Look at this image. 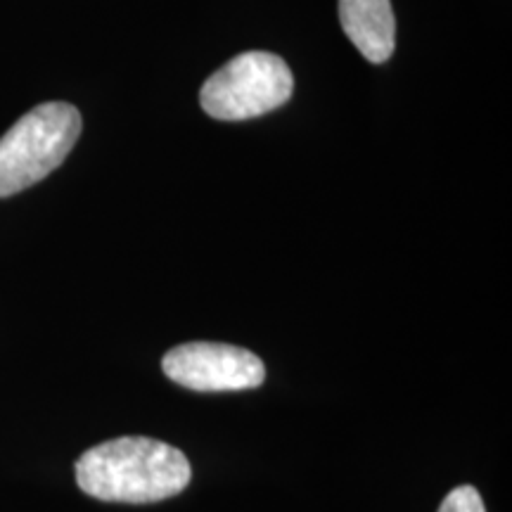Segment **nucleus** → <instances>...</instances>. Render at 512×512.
<instances>
[{
    "instance_id": "3",
    "label": "nucleus",
    "mask_w": 512,
    "mask_h": 512,
    "mask_svg": "<svg viewBox=\"0 0 512 512\" xmlns=\"http://www.w3.org/2000/svg\"><path fill=\"white\" fill-rule=\"evenodd\" d=\"M294 76L283 57L249 50L216 69L200 91L202 110L219 121L261 117L292 98Z\"/></svg>"
},
{
    "instance_id": "5",
    "label": "nucleus",
    "mask_w": 512,
    "mask_h": 512,
    "mask_svg": "<svg viewBox=\"0 0 512 512\" xmlns=\"http://www.w3.org/2000/svg\"><path fill=\"white\" fill-rule=\"evenodd\" d=\"M339 22L368 62L382 64L394 55L396 19L389 0H339Z\"/></svg>"
},
{
    "instance_id": "4",
    "label": "nucleus",
    "mask_w": 512,
    "mask_h": 512,
    "mask_svg": "<svg viewBox=\"0 0 512 512\" xmlns=\"http://www.w3.org/2000/svg\"><path fill=\"white\" fill-rule=\"evenodd\" d=\"M171 382L192 392H245L261 387L266 366L252 351L219 342H188L162 358Z\"/></svg>"
},
{
    "instance_id": "1",
    "label": "nucleus",
    "mask_w": 512,
    "mask_h": 512,
    "mask_svg": "<svg viewBox=\"0 0 512 512\" xmlns=\"http://www.w3.org/2000/svg\"><path fill=\"white\" fill-rule=\"evenodd\" d=\"M192 467L183 451L150 437H119L76 460V484L107 503H157L188 489Z\"/></svg>"
},
{
    "instance_id": "2",
    "label": "nucleus",
    "mask_w": 512,
    "mask_h": 512,
    "mask_svg": "<svg viewBox=\"0 0 512 512\" xmlns=\"http://www.w3.org/2000/svg\"><path fill=\"white\" fill-rule=\"evenodd\" d=\"M81 136V114L69 102H46L0 138V197L17 195L53 174Z\"/></svg>"
},
{
    "instance_id": "6",
    "label": "nucleus",
    "mask_w": 512,
    "mask_h": 512,
    "mask_svg": "<svg viewBox=\"0 0 512 512\" xmlns=\"http://www.w3.org/2000/svg\"><path fill=\"white\" fill-rule=\"evenodd\" d=\"M439 512H486L482 496L475 486L465 484L453 489L439 505Z\"/></svg>"
}]
</instances>
